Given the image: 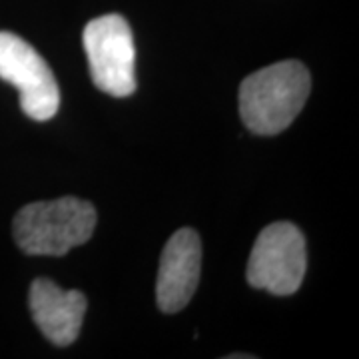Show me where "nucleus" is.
Listing matches in <instances>:
<instances>
[{
    "mask_svg": "<svg viewBox=\"0 0 359 359\" xmlns=\"http://www.w3.org/2000/svg\"><path fill=\"white\" fill-rule=\"evenodd\" d=\"M309 90V70L297 60L276 62L250 74L238 96L245 128L257 136L283 132L306 106Z\"/></svg>",
    "mask_w": 359,
    "mask_h": 359,
    "instance_id": "f257e3e1",
    "label": "nucleus"
},
{
    "mask_svg": "<svg viewBox=\"0 0 359 359\" xmlns=\"http://www.w3.org/2000/svg\"><path fill=\"white\" fill-rule=\"evenodd\" d=\"M96 222V208L80 198L66 196L50 202H34L16 214L14 240L30 256H65L72 248L88 242Z\"/></svg>",
    "mask_w": 359,
    "mask_h": 359,
    "instance_id": "f03ea898",
    "label": "nucleus"
},
{
    "mask_svg": "<svg viewBox=\"0 0 359 359\" xmlns=\"http://www.w3.org/2000/svg\"><path fill=\"white\" fill-rule=\"evenodd\" d=\"M306 268L304 233L292 222H276L257 236L245 278L256 290H266L273 295H292L304 282Z\"/></svg>",
    "mask_w": 359,
    "mask_h": 359,
    "instance_id": "7ed1b4c3",
    "label": "nucleus"
},
{
    "mask_svg": "<svg viewBox=\"0 0 359 359\" xmlns=\"http://www.w3.org/2000/svg\"><path fill=\"white\" fill-rule=\"evenodd\" d=\"M82 40L94 86L116 98L134 94L136 50L126 18L120 14H104L86 25Z\"/></svg>",
    "mask_w": 359,
    "mask_h": 359,
    "instance_id": "20e7f679",
    "label": "nucleus"
},
{
    "mask_svg": "<svg viewBox=\"0 0 359 359\" xmlns=\"http://www.w3.org/2000/svg\"><path fill=\"white\" fill-rule=\"evenodd\" d=\"M0 78L18 88L20 108L28 118L46 122L58 112L60 90L50 66L13 32H0Z\"/></svg>",
    "mask_w": 359,
    "mask_h": 359,
    "instance_id": "39448f33",
    "label": "nucleus"
},
{
    "mask_svg": "<svg viewBox=\"0 0 359 359\" xmlns=\"http://www.w3.org/2000/svg\"><path fill=\"white\" fill-rule=\"evenodd\" d=\"M202 269V242L200 236L190 228L178 230L164 245L156 299L164 313H176L184 309L196 294Z\"/></svg>",
    "mask_w": 359,
    "mask_h": 359,
    "instance_id": "423d86ee",
    "label": "nucleus"
},
{
    "mask_svg": "<svg viewBox=\"0 0 359 359\" xmlns=\"http://www.w3.org/2000/svg\"><path fill=\"white\" fill-rule=\"evenodd\" d=\"M28 306L42 335L54 346L66 347L76 341L88 302L82 292L62 290L50 280L39 278L30 285Z\"/></svg>",
    "mask_w": 359,
    "mask_h": 359,
    "instance_id": "0eeeda50",
    "label": "nucleus"
}]
</instances>
